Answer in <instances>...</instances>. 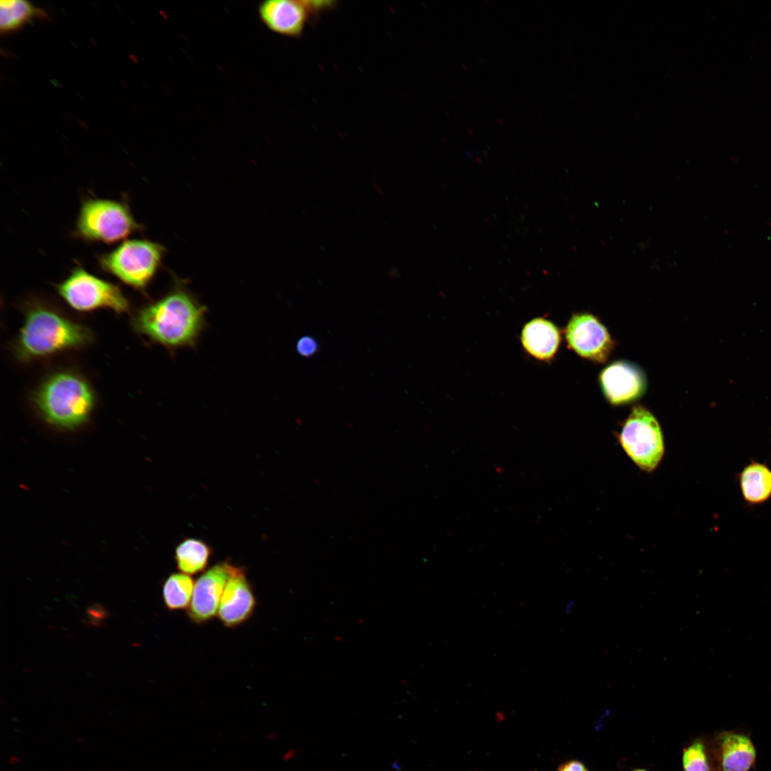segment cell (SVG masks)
Returning <instances> with one entry per match:
<instances>
[{
	"label": "cell",
	"instance_id": "cell-1",
	"mask_svg": "<svg viewBox=\"0 0 771 771\" xmlns=\"http://www.w3.org/2000/svg\"><path fill=\"white\" fill-rule=\"evenodd\" d=\"M207 308L181 283L133 315L134 330L150 341L175 351L196 347L206 326Z\"/></svg>",
	"mask_w": 771,
	"mask_h": 771
},
{
	"label": "cell",
	"instance_id": "cell-21",
	"mask_svg": "<svg viewBox=\"0 0 771 771\" xmlns=\"http://www.w3.org/2000/svg\"><path fill=\"white\" fill-rule=\"evenodd\" d=\"M557 771H589L585 765L578 760H569L560 765Z\"/></svg>",
	"mask_w": 771,
	"mask_h": 771
},
{
	"label": "cell",
	"instance_id": "cell-3",
	"mask_svg": "<svg viewBox=\"0 0 771 771\" xmlns=\"http://www.w3.org/2000/svg\"><path fill=\"white\" fill-rule=\"evenodd\" d=\"M34 404L49 423L74 429L86 423L96 404L90 383L79 374L61 371L47 376L36 390Z\"/></svg>",
	"mask_w": 771,
	"mask_h": 771
},
{
	"label": "cell",
	"instance_id": "cell-14",
	"mask_svg": "<svg viewBox=\"0 0 771 771\" xmlns=\"http://www.w3.org/2000/svg\"><path fill=\"white\" fill-rule=\"evenodd\" d=\"M520 339L528 353L538 360L549 361L558 350L560 334L553 323L537 318L524 326Z\"/></svg>",
	"mask_w": 771,
	"mask_h": 771
},
{
	"label": "cell",
	"instance_id": "cell-16",
	"mask_svg": "<svg viewBox=\"0 0 771 771\" xmlns=\"http://www.w3.org/2000/svg\"><path fill=\"white\" fill-rule=\"evenodd\" d=\"M211 555V548L204 542L196 538H187L180 543L175 550V560L178 570L186 575H195L203 572Z\"/></svg>",
	"mask_w": 771,
	"mask_h": 771
},
{
	"label": "cell",
	"instance_id": "cell-18",
	"mask_svg": "<svg viewBox=\"0 0 771 771\" xmlns=\"http://www.w3.org/2000/svg\"><path fill=\"white\" fill-rule=\"evenodd\" d=\"M1 32L17 30L35 17L44 16L40 9L23 0H2L0 3Z\"/></svg>",
	"mask_w": 771,
	"mask_h": 771
},
{
	"label": "cell",
	"instance_id": "cell-2",
	"mask_svg": "<svg viewBox=\"0 0 771 771\" xmlns=\"http://www.w3.org/2000/svg\"><path fill=\"white\" fill-rule=\"evenodd\" d=\"M92 339V333L86 326L52 308L36 303L25 311L14 351L20 361H29L80 348L90 343Z\"/></svg>",
	"mask_w": 771,
	"mask_h": 771
},
{
	"label": "cell",
	"instance_id": "cell-4",
	"mask_svg": "<svg viewBox=\"0 0 771 771\" xmlns=\"http://www.w3.org/2000/svg\"><path fill=\"white\" fill-rule=\"evenodd\" d=\"M142 228L125 202L87 198L81 203L74 236L86 242L111 244L125 239Z\"/></svg>",
	"mask_w": 771,
	"mask_h": 771
},
{
	"label": "cell",
	"instance_id": "cell-19",
	"mask_svg": "<svg viewBox=\"0 0 771 771\" xmlns=\"http://www.w3.org/2000/svg\"><path fill=\"white\" fill-rule=\"evenodd\" d=\"M683 771H716L708 742L696 739L683 749Z\"/></svg>",
	"mask_w": 771,
	"mask_h": 771
},
{
	"label": "cell",
	"instance_id": "cell-9",
	"mask_svg": "<svg viewBox=\"0 0 771 771\" xmlns=\"http://www.w3.org/2000/svg\"><path fill=\"white\" fill-rule=\"evenodd\" d=\"M232 564L217 563L206 570L194 584L192 600L186 613L193 623L202 624L217 615Z\"/></svg>",
	"mask_w": 771,
	"mask_h": 771
},
{
	"label": "cell",
	"instance_id": "cell-20",
	"mask_svg": "<svg viewBox=\"0 0 771 771\" xmlns=\"http://www.w3.org/2000/svg\"><path fill=\"white\" fill-rule=\"evenodd\" d=\"M318 343L312 336H305L298 339L296 343L297 353L303 357H311L318 351Z\"/></svg>",
	"mask_w": 771,
	"mask_h": 771
},
{
	"label": "cell",
	"instance_id": "cell-7",
	"mask_svg": "<svg viewBox=\"0 0 771 771\" xmlns=\"http://www.w3.org/2000/svg\"><path fill=\"white\" fill-rule=\"evenodd\" d=\"M56 291L73 309L88 312L110 309L117 313L130 310L129 301L116 285L100 278L81 266L56 286Z\"/></svg>",
	"mask_w": 771,
	"mask_h": 771
},
{
	"label": "cell",
	"instance_id": "cell-15",
	"mask_svg": "<svg viewBox=\"0 0 771 771\" xmlns=\"http://www.w3.org/2000/svg\"><path fill=\"white\" fill-rule=\"evenodd\" d=\"M743 500L750 506L762 505L771 498V468L752 460L737 475Z\"/></svg>",
	"mask_w": 771,
	"mask_h": 771
},
{
	"label": "cell",
	"instance_id": "cell-5",
	"mask_svg": "<svg viewBox=\"0 0 771 771\" xmlns=\"http://www.w3.org/2000/svg\"><path fill=\"white\" fill-rule=\"evenodd\" d=\"M164 247L146 239L122 242L112 251L97 257L101 269L138 291H143L156 274Z\"/></svg>",
	"mask_w": 771,
	"mask_h": 771
},
{
	"label": "cell",
	"instance_id": "cell-17",
	"mask_svg": "<svg viewBox=\"0 0 771 771\" xmlns=\"http://www.w3.org/2000/svg\"><path fill=\"white\" fill-rule=\"evenodd\" d=\"M194 584L189 575L171 574L162 585V597L166 608L171 611L187 610L192 600Z\"/></svg>",
	"mask_w": 771,
	"mask_h": 771
},
{
	"label": "cell",
	"instance_id": "cell-10",
	"mask_svg": "<svg viewBox=\"0 0 771 771\" xmlns=\"http://www.w3.org/2000/svg\"><path fill=\"white\" fill-rule=\"evenodd\" d=\"M256 607V598L245 568L232 565L217 617L225 627L236 628L252 617Z\"/></svg>",
	"mask_w": 771,
	"mask_h": 771
},
{
	"label": "cell",
	"instance_id": "cell-13",
	"mask_svg": "<svg viewBox=\"0 0 771 771\" xmlns=\"http://www.w3.org/2000/svg\"><path fill=\"white\" fill-rule=\"evenodd\" d=\"M309 11L307 1L269 0L258 8L261 19L269 29L288 36L302 33Z\"/></svg>",
	"mask_w": 771,
	"mask_h": 771
},
{
	"label": "cell",
	"instance_id": "cell-6",
	"mask_svg": "<svg viewBox=\"0 0 771 771\" xmlns=\"http://www.w3.org/2000/svg\"><path fill=\"white\" fill-rule=\"evenodd\" d=\"M619 444L630 460L642 470L654 471L665 454L661 427L646 408H633L617 435Z\"/></svg>",
	"mask_w": 771,
	"mask_h": 771
},
{
	"label": "cell",
	"instance_id": "cell-8",
	"mask_svg": "<svg viewBox=\"0 0 771 771\" xmlns=\"http://www.w3.org/2000/svg\"><path fill=\"white\" fill-rule=\"evenodd\" d=\"M565 332L570 348L583 358L603 363L613 351L614 343L608 329L591 313L573 315Z\"/></svg>",
	"mask_w": 771,
	"mask_h": 771
},
{
	"label": "cell",
	"instance_id": "cell-11",
	"mask_svg": "<svg viewBox=\"0 0 771 771\" xmlns=\"http://www.w3.org/2000/svg\"><path fill=\"white\" fill-rule=\"evenodd\" d=\"M599 382L605 398L615 405L638 400L645 393L647 385L640 367L625 361L605 367L600 373Z\"/></svg>",
	"mask_w": 771,
	"mask_h": 771
},
{
	"label": "cell",
	"instance_id": "cell-12",
	"mask_svg": "<svg viewBox=\"0 0 771 771\" xmlns=\"http://www.w3.org/2000/svg\"><path fill=\"white\" fill-rule=\"evenodd\" d=\"M709 745L716 771H750L755 765V746L742 731L720 732Z\"/></svg>",
	"mask_w": 771,
	"mask_h": 771
},
{
	"label": "cell",
	"instance_id": "cell-22",
	"mask_svg": "<svg viewBox=\"0 0 771 771\" xmlns=\"http://www.w3.org/2000/svg\"><path fill=\"white\" fill-rule=\"evenodd\" d=\"M633 771H647V770H646L645 769H635V770H633Z\"/></svg>",
	"mask_w": 771,
	"mask_h": 771
}]
</instances>
